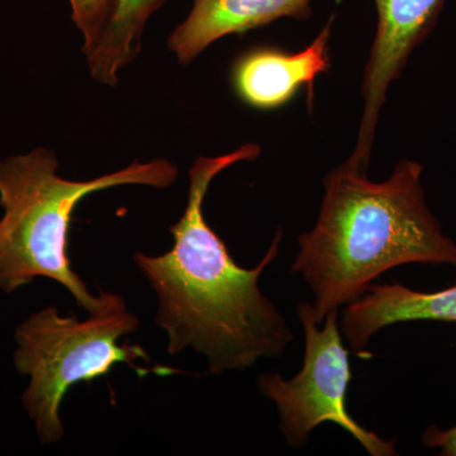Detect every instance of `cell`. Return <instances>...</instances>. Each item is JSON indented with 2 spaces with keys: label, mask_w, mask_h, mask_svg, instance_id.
I'll use <instances>...</instances> for the list:
<instances>
[{
  "label": "cell",
  "mask_w": 456,
  "mask_h": 456,
  "mask_svg": "<svg viewBox=\"0 0 456 456\" xmlns=\"http://www.w3.org/2000/svg\"><path fill=\"white\" fill-rule=\"evenodd\" d=\"M260 154L259 145L246 143L227 155L200 156L189 170L185 211L169 228L173 248L159 256H134L158 297L156 323L167 334V353L176 355L191 347L206 356L212 374L246 370L261 358H281L294 340L287 320L259 287L261 274L278 259L283 231L259 264L246 269L237 265L204 217L213 179Z\"/></svg>",
  "instance_id": "cell-1"
},
{
  "label": "cell",
  "mask_w": 456,
  "mask_h": 456,
  "mask_svg": "<svg viewBox=\"0 0 456 456\" xmlns=\"http://www.w3.org/2000/svg\"><path fill=\"white\" fill-rule=\"evenodd\" d=\"M422 173L421 164L404 159L391 178L374 183L346 161L323 179L320 216L298 236L292 265L310 287L318 325L389 270L407 264L456 268V242L428 208Z\"/></svg>",
  "instance_id": "cell-2"
},
{
  "label": "cell",
  "mask_w": 456,
  "mask_h": 456,
  "mask_svg": "<svg viewBox=\"0 0 456 456\" xmlns=\"http://www.w3.org/2000/svg\"><path fill=\"white\" fill-rule=\"evenodd\" d=\"M56 155L36 149L0 163V289L13 293L37 278L53 279L89 314L107 310L118 294L93 296L69 259V231L77 204L89 194L121 185L169 188L178 167L165 159L128 167L99 178L75 182L57 175Z\"/></svg>",
  "instance_id": "cell-3"
},
{
  "label": "cell",
  "mask_w": 456,
  "mask_h": 456,
  "mask_svg": "<svg viewBox=\"0 0 456 456\" xmlns=\"http://www.w3.org/2000/svg\"><path fill=\"white\" fill-rule=\"evenodd\" d=\"M139 326V318L119 297L107 310L89 314L86 320L62 316L57 308L47 307L18 327L14 365L18 373L29 377L23 406L42 444H56L64 437L60 410L75 384L94 382L119 362L130 365L140 377L180 373L176 369L150 370L134 364L139 359L149 362L150 356L137 345L118 341Z\"/></svg>",
  "instance_id": "cell-4"
},
{
  "label": "cell",
  "mask_w": 456,
  "mask_h": 456,
  "mask_svg": "<svg viewBox=\"0 0 456 456\" xmlns=\"http://www.w3.org/2000/svg\"><path fill=\"white\" fill-rule=\"evenodd\" d=\"M305 331V358L301 371L290 379L281 374H264L257 380L260 392L274 402L279 430L292 448H302L318 426L331 422L350 434L371 456L398 455L395 440H386L368 430L350 415L346 407L351 374L349 350L344 346L338 311L330 312L323 327L307 301L297 305Z\"/></svg>",
  "instance_id": "cell-5"
},
{
  "label": "cell",
  "mask_w": 456,
  "mask_h": 456,
  "mask_svg": "<svg viewBox=\"0 0 456 456\" xmlns=\"http://www.w3.org/2000/svg\"><path fill=\"white\" fill-rule=\"evenodd\" d=\"M377 35L362 82L364 110L355 151L347 163L367 173L378 118L387 90L397 79L408 57L434 26L445 0H374Z\"/></svg>",
  "instance_id": "cell-6"
},
{
  "label": "cell",
  "mask_w": 456,
  "mask_h": 456,
  "mask_svg": "<svg viewBox=\"0 0 456 456\" xmlns=\"http://www.w3.org/2000/svg\"><path fill=\"white\" fill-rule=\"evenodd\" d=\"M332 18L316 40L301 53L274 47H256L236 60L231 80L237 97L256 110H275L287 104L302 86H307L310 106L314 80L330 70L329 41Z\"/></svg>",
  "instance_id": "cell-7"
},
{
  "label": "cell",
  "mask_w": 456,
  "mask_h": 456,
  "mask_svg": "<svg viewBox=\"0 0 456 456\" xmlns=\"http://www.w3.org/2000/svg\"><path fill=\"white\" fill-rule=\"evenodd\" d=\"M416 321L456 323V284L436 292H421L398 283L371 284L358 301L345 307L342 338L356 355L386 327Z\"/></svg>",
  "instance_id": "cell-8"
},
{
  "label": "cell",
  "mask_w": 456,
  "mask_h": 456,
  "mask_svg": "<svg viewBox=\"0 0 456 456\" xmlns=\"http://www.w3.org/2000/svg\"><path fill=\"white\" fill-rule=\"evenodd\" d=\"M311 0H194L184 22L171 33L167 46L188 65L213 42L228 35H245L279 18L307 20Z\"/></svg>",
  "instance_id": "cell-9"
},
{
  "label": "cell",
  "mask_w": 456,
  "mask_h": 456,
  "mask_svg": "<svg viewBox=\"0 0 456 456\" xmlns=\"http://www.w3.org/2000/svg\"><path fill=\"white\" fill-rule=\"evenodd\" d=\"M167 0H110L106 22L93 49L86 53L90 75L104 86H116L118 74L139 56L149 18Z\"/></svg>",
  "instance_id": "cell-10"
},
{
  "label": "cell",
  "mask_w": 456,
  "mask_h": 456,
  "mask_svg": "<svg viewBox=\"0 0 456 456\" xmlns=\"http://www.w3.org/2000/svg\"><path fill=\"white\" fill-rule=\"evenodd\" d=\"M69 3L71 5V18L83 33L82 51L86 55L98 41L106 22L110 0H69Z\"/></svg>",
  "instance_id": "cell-11"
},
{
  "label": "cell",
  "mask_w": 456,
  "mask_h": 456,
  "mask_svg": "<svg viewBox=\"0 0 456 456\" xmlns=\"http://www.w3.org/2000/svg\"><path fill=\"white\" fill-rule=\"evenodd\" d=\"M422 444L428 449L439 450L443 456H456V425L449 428L430 426L422 434Z\"/></svg>",
  "instance_id": "cell-12"
}]
</instances>
